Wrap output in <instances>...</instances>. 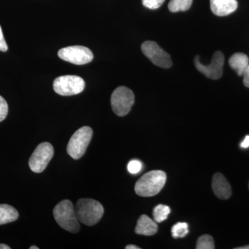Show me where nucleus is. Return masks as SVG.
<instances>
[{
    "mask_svg": "<svg viewBox=\"0 0 249 249\" xmlns=\"http://www.w3.org/2000/svg\"><path fill=\"white\" fill-rule=\"evenodd\" d=\"M7 50V44H6V41H5L2 30H1V26H0V52H6Z\"/></svg>",
    "mask_w": 249,
    "mask_h": 249,
    "instance_id": "nucleus-23",
    "label": "nucleus"
},
{
    "mask_svg": "<svg viewBox=\"0 0 249 249\" xmlns=\"http://www.w3.org/2000/svg\"><path fill=\"white\" fill-rule=\"evenodd\" d=\"M93 136V130L84 126L73 134L67 145V151L73 160H79L86 152Z\"/></svg>",
    "mask_w": 249,
    "mask_h": 249,
    "instance_id": "nucleus-4",
    "label": "nucleus"
},
{
    "mask_svg": "<svg viewBox=\"0 0 249 249\" xmlns=\"http://www.w3.org/2000/svg\"><path fill=\"white\" fill-rule=\"evenodd\" d=\"M170 213V209L168 206L160 204L154 209V219L157 223L163 222V221L166 220Z\"/></svg>",
    "mask_w": 249,
    "mask_h": 249,
    "instance_id": "nucleus-17",
    "label": "nucleus"
},
{
    "mask_svg": "<svg viewBox=\"0 0 249 249\" xmlns=\"http://www.w3.org/2000/svg\"><path fill=\"white\" fill-rule=\"evenodd\" d=\"M196 70L207 78L218 80L222 76L223 66L224 64V55L222 52L217 51L213 55L212 61L209 65L201 63L199 55H196L194 60Z\"/></svg>",
    "mask_w": 249,
    "mask_h": 249,
    "instance_id": "nucleus-10",
    "label": "nucleus"
},
{
    "mask_svg": "<svg viewBox=\"0 0 249 249\" xmlns=\"http://www.w3.org/2000/svg\"><path fill=\"white\" fill-rule=\"evenodd\" d=\"M53 216L62 229L72 233L79 231V220L71 201L65 199L58 203L54 208Z\"/></svg>",
    "mask_w": 249,
    "mask_h": 249,
    "instance_id": "nucleus-2",
    "label": "nucleus"
},
{
    "mask_svg": "<svg viewBox=\"0 0 249 249\" xmlns=\"http://www.w3.org/2000/svg\"><path fill=\"white\" fill-rule=\"evenodd\" d=\"M211 9L217 16H227L236 11L237 0H210Z\"/></svg>",
    "mask_w": 249,
    "mask_h": 249,
    "instance_id": "nucleus-12",
    "label": "nucleus"
},
{
    "mask_svg": "<svg viewBox=\"0 0 249 249\" xmlns=\"http://www.w3.org/2000/svg\"></svg>",
    "mask_w": 249,
    "mask_h": 249,
    "instance_id": "nucleus-30",
    "label": "nucleus"
},
{
    "mask_svg": "<svg viewBox=\"0 0 249 249\" xmlns=\"http://www.w3.org/2000/svg\"><path fill=\"white\" fill-rule=\"evenodd\" d=\"M166 182V174L161 170H152L139 178L134 191L139 196L148 197L158 194Z\"/></svg>",
    "mask_w": 249,
    "mask_h": 249,
    "instance_id": "nucleus-1",
    "label": "nucleus"
},
{
    "mask_svg": "<svg viewBox=\"0 0 249 249\" xmlns=\"http://www.w3.org/2000/svg\"><path fill=\"white\" fill-rule=\"evenodd\" d=\"M158 226L155 221L152 220L148 216L142 214L137 221L135 232L138 235L152 236L157 233Z\"/></svg>",
    "mask_w": 249,
    "mask_h": 249,
    "instance_id": "nucleus-13",
    "label": "nucleus"
},
{
    "mask_svg": "<svg viewBox=\"0 0 249 249\" xmlns=\"http://www.w3.org/2000/svg\"><path fill=\"white\" fill-rule=\"evenodd\" d=\"M212 188L214 195L219 199H228L231 196V187L222 174H214L212 180Z\"/></svg>",
    "mask_w": 249,
    "mask_h": 249,
    "instance_id": "nucleus-11",
    "label": "nucleus"
},
{
    "mask_svg": "<svg viewBox=\"0 0 249 249\" xmlns=\"http://www.w3.org/2000/svg\"><path fill=\"white\" fill-rule=\"evenodd\" d=\"M29 249H39V248L37 247H36V246H32Z\"/></svg>",
    "mask_w": 249,
    "mask_h": 249,
    "instance_id": "nucleus-29",
    "label": "nucleus"
},
{
    "mask_svg": "<svg viewBox=\"0 0 249 249\" xmlns=\"http://www.w3.org/2000/svg\"><path fill=\"white\" fill-rule=\"evenodd\" d=\"M19 217L17 210L8 204H0V225L15 222Z\"/></svg>",
    "mask_w": 249,
    "mask_h": 249,
    "instance_id": "nucleus-15",
    "label": "nucleus"
},
{
    "mask_svg": "<svg viewBox=\"0 0 249 249\" xmlns=\"http://www.w3.org/2000/svg\"><path fill=\"white\" fill-rule=\"evenodd\" d=\"M126 249H140L139 247L135 245H127V247H125Z\"/></svg>",
    "mask_w": 249,
    "mask_h": 249,
    "instance_id": "nucleus-26",
    "label": "nucleus"
},
{
    "mask_svg": "<svg viewBox=\"0 0 249 249\" xmlns=\"http://www.w3.org/2000/svg\"><path fill=\"white\" fill-rule=\"evenodd\" d=\"M172 235L174 238H182L186 237L189 232L188 224L185 222H178L171 229Z\"/></svg>",
    "mask_w": 249,
    "mask_h": 249,
    "instance_id": "nucleus-18",
    "label": "nucleus"
},
{
    "mask_svg": "<svg viewBox=\"0 0 249 249\" xmlns=\"http://www.w3.org/2000/svg\"><path fill=\"white\" fill-rule=\"evenodd\" d=\"M193 0H170L168 9L173 13L186 11L191 8Z\"/></svg>",
    "mask_w": 249,
    "mask_h": 249,
    "instance_id": "nucleus-16",
    "label": "nucleus"
},
{
    "mask_svg": "<svg viewBox=\"0 0 249 249\" xmlns=\"http://www.w3.org/2000/svg\"><path fill=\"white\" fill-rule=\"evenodd\" d=\"M142 163L138 160H132L127 165V170L131 174L139 173L142 170Z\"/></svg>",
    "mask_w": 249,
    "mask_h": 249,
    "instance_id": "nucleus-21",
    "label": "nucleus"
},
{
    "mask_svg": "<svg viewBox=\"0 0 249 249\" xmlns=\"http://www.w3.org/2000/svg\"><path fill=\"white\" fill-rule=\"evenodd\" d=\"M242 76H244V85H245L246 87H247V88H249V65L248 67L246 68Z\"/></svg>",
    "mask_w": 249,
    "mask_h": 249,
    "instance_id": "nucleus-24",
    "label": "nucleus"
},
{
    "mask_svg": "<svg viewBox=\"0 0 249 249\" xmlns=\"http://www.w3.org/2000/svg\"><path fill=\"white\" fill-rule=\"evenodd\" d=\"M242 148H248L249 147V135L246 136L245 139L240 143Z\"/></svg>",
    "mask_w": 249,
    "mask_h": 249,
    "instance_id": "nucleus-25",
    "label": "nucleus"
},
{
    "mask_svg": "<svg viewBox=\"0 0 249 249\" xmlns=\"http://www.w3.org/2000/svg\"><path fill=\"white\" fill-rule=\"evenodd\" d=\"M235 249H249V246H245L243 247H238V248H235Z\"/></svg>",
    "mask_w": 249,
    "mask_h": 249,
    "instance_id": "nucleus-28",
    "label": "nucleus"
},
{
    "mask_svg": "<svg viewBox=\"0 0 249 249\" xmlns=\"http://www.w3.org/2000/svg\"><path fill=\"white\" fill-rule=\"evenodd\" d=\"M134 103L133 91L126 87L116 88L111 96V106L116 115H127L132 109Z\"/></svg>",
    "mask_w": 249,
    "mask_h": 249,
    "instance_id": "nucleus-5",
    "label": "nucleus"
},
{
    "mask_svg": "<svg viewBox=\"0 0 249 249\" xmlns=\"http://www.w3.org/2000/svg\"><path fill=\"white\" fill-rule=\"evenodd\" d=\"M229 65L241 76L249 65V59L245 53H236L229 59Z\"/></svg>",
    "mask_w": 249,
    "mask_h": 249,
    "instance_id": "nucleus-14",
    "label": "nucleus"
},
{
    "mask_svg": "<svg viewBox=\"0 0 249 249\" xmlns=\"http://www.w3.org/2000/svg\"><path fill=\"white\" fill-rule=\"evenodd\" d=\"M0 249H11V247L4 244H0Z\"/></svg>",
    "mask_w": 249,
    "mask_h": 249,
    "instance_id": "nucleus-27",
    "label": "nucleus"
},
{
    "mask_svg": "<svg viewBox=\"0 0 249 249\" xmlns=\"http://www.w3.org/2000/svg\"><path fill=\"white\" fill-rule=\"evenodd\" d=\"M9 106L4 98L0 96V122L4 121L7 116Z\"/></svg>",
    "mask_w": 249,
    "mask_h": 249,
    "instance_id": "nucleus-22",
    "label": "nucleus"
},
{
    "mask_svg": "<svg viewBox=\"0 0 249 249\" xmlns=\"http://www.w3.org/2000/svg\"><path fill=\"white\" fill-rule=\"evenodd\" d=\"M76 213L79 222L91 227L101 220L104 213V209L98 201L83 198L77 201Z\"/></svg>",
    "mask_w": 249,
    "mask_h": 249,
    "instance_id": "nucleus-3",
    "label": "nucleus"
},
{
    "mask_svg": "<svg viewBox=\"0 0 249 249\" xmlns=\"http://www.w3.org/2000/svg\"><path fill=\"white\" fill-rule=\"evenodd\" d=\"M53 147L48 142H44L36 147L29 160L30 169L36 173L43 172L53 158Z\"/></svg>",
    "mask_w": 249,
    "mask_h": 249,
    "instance_id": "nucleus-7",
    "label": "nucleus"
},
{
    "mask_svg": "<svg viewBox=\"0 0 249 249\" xmlns=\"http://www.w3.org/2000/svg\"><path fill=\"white\" fill-rule=\"evenodd\" d=\"M53 85L55 93L60 96H70L81 93L85 89V83L80 76L67 75L55 78Z\"/></svg>",
    "mask_w": 249,
    "mask_h": 249,
    "instance_id": "nucleus-6",
    "label": "nucleus"
},
{
    "mask_svg": "<svg viewBox=\"0 0 249 249\" xmlns=\"http://www.w3.org/2000/svg\"><path fill=\"white\" fill-rule=\"evenodd\" d=\"M142 53L155 65L163 69H168L173 65L169 54L165 52L157 42L145 41L142 45Z\"/></svg>",
    "mask_w": 249,
    "mask_h": 249,
    "instance_id": "nucleus-8",
    "label": "nucleus"
},
{
    "mask_svg": "<svg viewBox=\"0 0 249 249\" xmlns=\"http://www.w3.org/2000/svg\"><path fill=\"white\" fill-rule=\"evenodd\" d=\"M164 1L165 0H142L144 6L152 10L159 9Z\"/></svg>",
    "mask_w": 249,
    "mask_h": 249,
    "instance_id": "nucleus-20",
    "label": "nucleus"
},
{
    "mask_svg": "<svg viewBox=\"0 0 249 249\" xmlns=\"http://www.w3.org/2000/svg\"><path fill=\"white\" fill-rule=\"evenodd\" d=\"M59 58L77 65H85L92 61L91 51L83 46H70L59 50Z\"/></svg>",
    "mask_w": 249,
    "mask_h": 249,
    "instance_id": "nucleus-9",
    "label": "nucleus"
},
{
    "mask_svg": "<svg viewBox=\"0 0 249 249\" xmlns=\"http://www.w3.org/2000/svg\"><path fill=\"white\" fill-rule=\"evenodd\" d=\"M214 240L212 236L209 235H201L198 238L196 242V249H214Z\"/></svg>",
    "mask_w": 249,
    "mask_h": 249,
    "instance_id": "nucleus-19",
    "label": "nucleus"
}]
</instances>
